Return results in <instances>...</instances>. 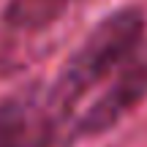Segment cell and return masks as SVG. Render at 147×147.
<instances>
[{
  "mask_svg": "<svg viewBox=\"0 0 147 147\" xmlns=\"http://www.w3.org/2000/svg\"><path fill=\"white\" fill-rule=\"evenodd\" d=\"M144 27L147 22L139 8H120L95 25L49 87L44 106L55 123L65 120L95 84L112 79L136 55L144 41Z\"/></svg>",
  "mask_w": 147,
  "mask_h": 147,
  "instance_id": "1",
  "label": "cell"
},
{
  "mask_svg": "<svg viewBox=\"0 0 147 147\" xmlns=\"http://www.w3.org/2000/svg\"><path fill=\"white\" fill-rule=\"evenodd\" d=\"M147 95V49L139 47L136 55L112 76L109 87L101 93L82 112V117L74 125V136H93L106 128H112L125 112H131Z\"/></svg>",
  "mask_w": 147,
  "mask_h": 147,
  "instance_id": "2",
  "label": "cell"
},
{
  "mask_svg": "<svg viewBox=\"0 0 147 147\" xmlns=\"http://www.w3.org/2000/svg\"><path fill=\"white\" fill-rule=\"evenodd\" d=\"M55 128L44 101L14 95L0 104V147H52Z\"/></svg>",
  "mask_w": 147,
  "mask_h": 147,
  "instance_id": "3",
  "label": "cell"
},
{
  "mask_svg": "<svg viewBox=\"0 0 147 147\" xmlns=\"http://www.w3.org/2000/svg\"><path fill=\"white\" fill-rule=\"evenodd\" d=\"M71 3L74 0H11L5 8V22L16 30H41Z\"/></svg>",
  "mask_w": 147,
  "mask_h": 147,
  "instance_id": "4",
  "label": "cell"
}]
</instances>
